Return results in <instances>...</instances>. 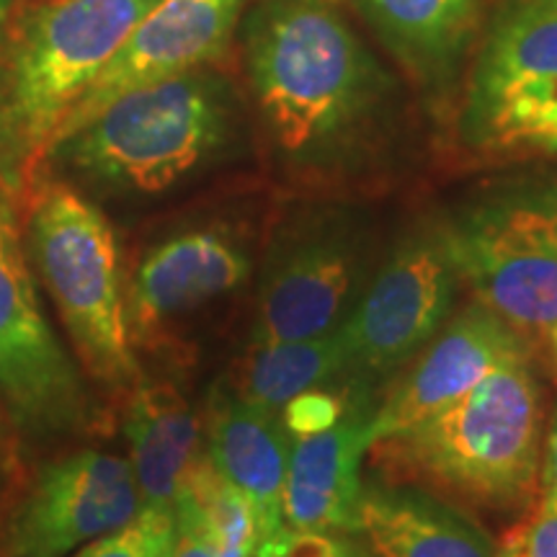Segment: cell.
I'll return each instance as SVG.
<instances>
[{"label": "cell", "instance_id": "obj_11", "mask_svg": "<svg viewBox=\"0 0 557 557\" xmlns=\"http://www.w3.org/2000/svg\"><path fill=\"white\" fill-rule=\"evenodd\" d=\"M243 5L246 0H156L67 111L52 139V150L116 96L173 75L194 73L205 62L220 58Z\"/></svg>", "mask_w": 557, "mask_h": 557}, {"label": "cell", "instance_id": "obj_16", "mask_svg": "<svg viewBox=\"0 0 557 557\" xmlns=\"http://www.w3.org/2000/svg\"><path fill=\"white\" fill-rule=\"evenodd\" d=\"M292 436L276 410L214 389L207 416V459L240 491L259 521L261 542L284 527V478Z\"/></svg>", "mask_w": 557, "mask_h": 557}, {"label": "cell", "instance_id": "obj_22", "mask_svg": "<svg viewBox=\"0 0 557 557\" xmlns=\"http://www.w3.org/2000/svg\"><path fill=\"white\" fill-rule=\"evenodd\" d=\"M173 542V511L139 508L129 524L88 542L70 557H169Z\"/></svg>", "mask_w": 557, "mask_h": 557}, {"label": "cell", "instance_id": "obj_20", "mask_svg": "<svg viewBox=\"0 0 557 557\" xmlns=\"http://www.w3.org/2000/svg\"><path fill=\"white\" fill-rule=\"evenodd\" d=\"M382 34L418 67H444L475 26L480 0H359Z\"/></svg>", "mask_w": 557, "mask_h": 557}, {"label": "cell", "instance_id": "obj_1", "mask_svg": "<svg viewBox=\"0 0 557 557\" xmlns=\"http://www.w3.org/2000/svg\"><path fill=\"white\" fill-rule=\"evenodd\" d=\"M156 0H32L0 29V181L29 201L83 90Z\"/></svg>", "mask_w": 557, "mask_h": 557}, {"label": "cell", "instance_id": "obj_13", "mask_svg": "<svg viewBox=\"0 0 557 557\" xmlns=\"http://www.w3.org/2000/svg\"><path fill=\"white\" fill-rule=\"evenodd\" d=\"M517 357H529V346L504 320L472 302L438 336L426 344L410 372L389 389L372 413V444L400 434L480 385L493 369Z\"/></svg>", "mask_w": 557, "mask_h": 557}, {"label": "cell", "instance_id": "obj_26", "mask_svg": "<svg viewBox=\"0 0 557 557\" xmlns=\"http://www.w3.org/2000/svg\"><path fill=\"white\" fill-rule=\"evenodd\" d=\"M540 498L545 504L557 508V413L553 418V426L542 447V465H540Z\"/></svg>", "mask_w": 557, "mask_h": 557}, {"label": "cell", "instance_id": "obj_23", "mask_svg": "<svg viewBox=\"0 0 557 557\" xmlns=\"http://www.w3.org/2000/svg\"><path fill=\"white\" fill-rule=\"evenodd\" d=\"M354 403H357V395L344 398V393H336L331 385L308 389V393L297 395L282 408V423L292 438L320 434V431L336 426L341 418L351 410Z\"/></svg>", "mask_w": 557, "mask_h": 557}, {"label": "cell", "instance_id": "obj_29", "mask_svg": "<svg viewBox=\"0 0 557 557\" xmlns=\"http://www.w3.org/2000/svg\"><path fill=\"white\" fill-rule=\"evenodd\" d=\"M11 201H13V197L9 194V189H5L3 181H0V207H11Z\"/></svg>", "mask_w": 557, "mask_h": 557}, {"label": "cell", "instance_id": "obj_6", "mask_svg": "<svg viewBox=\"0 0 557 557\" xmlns=\"http://www.w3.org/2000/svg\"><path fill=\"white\" fill-rule=\"evenodd\" d=\"M442 230L475 302L529 348L547 344L557 323V191L487 201Z\"/></svg>", "mask_w": 557, "mask_h": 557}, {"label": "cell", "instance_id": "obj_33", "mask_svg": "<svg viewBox=\"0 0 557 557\" xmlns=\"http://www.w3.org/2000/svg\"><path fill=\"white\" fill-rule=\"evenodd\" d=\"M555 191H557V189H555Z\"/></svg>", "mask_w": 557, "mask_h": 557}, {"label": "cell", "instance_id": "obj_14", "mask_svg": "<svg viewBox=\"0 0 557 557\" xmlns=\"http://www.w3.org/2000/svg\"><path fill=\"white\" fill-rule=\"evenodd\" d=\"M372 413L359 398L336 426L292 438L284 478V524L302 532L341 534L357 529L361 462L372 447Z\"/></svg>", "mask_w": 557, "mask_h": 557}, {"label": "cell", "instance_id": "obj_15", "mask_svg": "<svg viewBox=\"0 0 557 557\" xmlns=\"http://www.w3.org/2000/svg\"><path fill=\"white\" fill-rule=\"evenodd\" d=\"M250 274L246 250L218 230H194L150 250L129 287L127 320L148 333L238 289ZM129 329V333H132Z\"/></svg>", "mask_w": 557, "mask_h": 557}, {"label": "cell", "instance_id": "obj_9", "mask_svg": "<svg viewBox=\"0 0 557 557\" xmlns=\"http://www.w3.org/2000/svg\"><path fill=\"white\" fill-rule=\"evenodd\" d=\"M0 395L16 421L39 434L88 421L86 387L41 310L11 207H0Z\"/></svg>", "mask_w": 557, "mask_h": 557}, {"label": "cell", "instance_id": "obj_12", "mask_svg": "<svg viewBox=\"0 0 557 557\" xmlns=\"http://www.w3.org/2000/svg\"><path fill=\"white\" fill-rule=\"evenodd\" d=\"M361 271L348 235L312 233L278 246L263 269L253 344L329 336L351 312Z\"/></svg>", "mask_w": 557, "mask_h": 557}, {"label": "cell", "instance_id": "obj_21", "mask_svg": "<svg viewBox=\"0 0 557 557\" xmlns=\"http://www.w3.org/2000/svg\"><path fill=\"white\" fill-rule=\"evenodd\" d=\"M181 493H186L205 517L220 547V557H253L261 545L259 521L240 491L227 485L207 457H199Z\"/></svg>", "mask_w": 557, "mask_h": 557}, {"label": "cell", "instance_id": "obj_27", "mask_svg": "<svg viewBox=\"0 0 557 557\" xmlns=\"http://www.w3.org/2000/svg\"><path fill=\"white\" fill-rule=\"evenodd\" d=\"M521 537H524V524L506 532L500 547H496V557H521Z\"/></svg>", "mask_w": 557, "mask_h": 557}, {"label": "cell", "instance_id": "obj_19", "mask_svg": "<svg viewBox=\"0 0 557 557\" xmlns=\"http://www.w3.org/2000/svg\"><path fill=\"white\" fill-rule=\"evenodd\" d=\"M348 348L336 329L329 336L256 344L246 359L238 395L256 406L278 410L308 389L346 377Z\"/></svg>", "mask_w": 557, "mask_h": 557}, {"label": "cell", "instance_id": "obj_17", "mask_svg": "<svg viewBox=\"0 0 557 557\" xmlns=\"http://www.w3.org/2000/svg\"><path fill=\"white\" fill-rule=\"evenodd\" d=\"M354 532L374 557H496L468 513L413 487H361Z\"/></svg>", "mask_w": 557, "mask_h": 557}, {"label": "cell", "instance_id": "obj_18", "mask_svg": "<svg viewBox=\"0 0 557 557\" xmlns=\"http://www.w3.org/2000/svg\"><path fill=\"white\" fill-rule=\"evenodd\" d=\"M124 431L143 508L173 511L181 485L199 462V418L171 382L137 380Z\"/></svg>", "mask_w": 557, "mask_h": 557}, {"label": "cell", "instance_id": "obj_3", "mask_svg": "<svg viewBox=\"0 0 557 557\" xmlns=\"http://www.w3.org/2000/svg\"><path fill=\"white\" fill-rule=\"evenodd\" d=\"M248 73L276 143L312 156L354 127L374 94L372 62L333 0H271L248 37Z\"/></svg>", "mask_w": 557, "mask_h": 557}, {"label": "cell", "instance_id": "obj_25", "mask_svg": "<svg viewBox=\"0 0 557 557\" xmlns=\"http://www.w3.org/2000/svg\"><path fill=\"white\" fill-rule=\"evenodd\" d=\"M521 557H557V508L542 498L537 511L524 524Z\"/></svg>", "mask_w": 557, "mask_h": 557}, {"label": "cell", "instance_id": "obj_24", "mask_svg": "<svg viewBox=\"0 0 557 557\" xmlns=\"http://www.w3.org/2000/svg\"><path fill=\"white\" fill-rule=\"evenodd\" d=\"M169 557H220V547L205 517L186 493H178L173 504V542Z\"/></svg>", "mask_w": 557, "mask_h": 557}, {"label": "cell", "instance_id": "obj_5", "mask_svg": "<svg viewBox=\"0 0 557 557\" xmlns=\"http://www.w3.org/2000/svg\"><path fill=\"white\" fill-rule=\"evenodd\" d=\"M26 209L32 259L86 367L111 387L137 382L120 248L109 220L62 184H37Z\"/></svg>", "mask_w": 557, "mask_h": 557}, {"label": "cell", "instance_id": "obj_4", "mask_svg": "<svg viewBox=\"0 0 557 557\" xmlns=\"http://www.w3.org/2000/svg\"><path fill=\"white\" fill-rule=\"evenodd\" d=\"M225 132L218 90L184 73L116 96L50 156L116 189L158 194L205 163Z\"/></svg>", "mask_w": 557, "mask_h": 557}, {"label": "cell", "instance_id": "obj_10", "mask_svg": "<svg viewBox=\"0 0 557 557\" xmlns=\"http://www.w3.org/2000/svg\"><path fill=\"white\" fill-rule=\"evenodd\" d=\"M143 500L127 459L81 449L39 470L9 529L11 557H70L137 517Z\"/></svg>", "mask_w": 557, "mask_h": 557}, {"label": "cell", "instance_id": "obj_31", "mask_svg": "<svg viewBox=\"0 0 557 557\" xmlns=\"http://www.w3.org/2000/svg\"><path fill=\"white\" fill-rule=\"evenodd\" d=\"M256 557H274V555H269V553H263V549H256Z\"/></svg>", "mask_w": 557, "mask_h": 557}, {"label": "cell", "instance_id": "obj_30", "mask_svg": "<svg viewBox=\"0 0 557 557\" xmlns=\"http://www.w3.org/2000/svg\"><path fill=\"white\" fill-rule=\"evenodd\" d=\"M549 348H553V357H555V364H557V323L553 325V331H549Z\"/></svg>", "mask_w": 557, "mask_h": 557}, {"label": "cell", "instance_id": "obj_32", "mask_svg": "<svg viewBox=\"0 0 557 557\" xmlns=\"http://www.w3.org/2000/svg\"><path fill=\"white\" fill-rule=\"evenodd\" d=\"M0 447H3V434H0Z\"/></svg>", "mask_w": 557, "mask_h": 557}, {"label": "cell", "instance_id": "obj_28", "mask_svg": "<svg viewBox=\"0 0 557 557\" xmlns=\"http://www.w3.org/2000/svg\"><path fill=\"white\" fill-rule=\"evenodd\" d=\"M13 5H16V0H0V29H3V24L9 21Z\"/></svg>", "mask_w": 557, "mask_h": 557}, {"label": "cell", "instance_id": "obj_8", "mask_svg": "<svg viewBox=\"0 0 557 557\" xmlns=\"http://www.w3.org/2000/svg\"><path fill=\"white\" fill-rule=\"evenodd\" d=\"M457 287L444 230L403 243L338 325L351 377H385L413 359L447 323Z\"/></svg>", "mask_w": 557, "mask_h": 557}, {"label": "cell", "instance_id": "obj_2", "mask_svg": "<svg viewBox=\"0 0 557 557\" xmlns=\"http://www.w3.org/2000/svg\"><path fill=\"white\" fill-rule=\"evenodd\" d=\"M542 426L537 377L529 357H517L449 408L369 451L478 506L521 511L540 498Z\"/></svg>", "mask_w": 557, "mask_h": 557}, {"label": "cell", "instance_id": "obj_7", "mask_svg": "<svg viewBox=\"0 0 557 557\" xmlns=\"http://www.w3.org/2000/svg\"><path fill=\"white\" fill-rule=\"evenodd\" d=\"M472 148L557 156V0H508L472 70L462 116Z\"/></svg>", "mask_w": 557, "mask_h": 557}]
</instances>
